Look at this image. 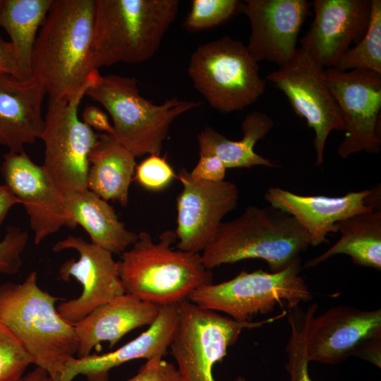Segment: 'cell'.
Wrapping results in <instances>:
<instances>
[{
	"label": "cell",
	"mask_w": 381,
	"mask_h": 381,
	"mask_svg": "<svg viewBox=\"0 0 381 381\" xmlns=\"http://www.w3.org/2000/svg\"><path fill=\"white\" fill-rule=\"evenodd\" d=\"M46 89L32 75L20 80L0 75V145L20 152L24 145L40 139L44 126L42 108Z\"/></svg>",
	"instance_id": "cell-21"
},
{
	"label": "cell",
	"mask_w": 381,
	"mask_h": 381,
	"mask_svg": "<svg viewBox=\"0 0 381 381\" xmlns=\"http://www.w3.org/2000/svg\"><path fill=\"white\" fill-rule=\"evenodd\" d=\"M4 1V0H0V11H1L2 6H3Z\"/></svg>",
	"instance_id": "cell-42"
},
{
	"label": "cell",
	"mask_w": 381,
	"mask_h": 381,
	"mask_svg": "<svg viewBox=\"0 0 381 381\" xmlns=\"http://www.w3.org/2000/svg\"><path fill=\"white\" fill-rule=\"evenodd\" d=\"M125 381H179V377L174 365L155 357L146 360L136 375Z\"/></svg>",
	"instance_id": "cell-34"
},
{
	"label": "cell",
	"mask_w": 381,
	"mask_h": 381,
	"mask_svg": "<svg viewBox=\"0 0 381 381\" xmlns=\"http://www.w3.org/2000/svg\"><path fill=\"white\" fill-rule=\"evenodd\" d=\"M85 95L102 104L113 121L112 135L135 157L160 155L172 122L201 105L172 97L156 104L143 97L133 77L97 75Z\"/></svg>",
	"instance_id": "cell-6"
},
{
	"label": "cell",
	"mask_w": 381,
	"mask_h": 381,
	"mask_svg": "<svg viewBox=\"0 0 381 381\" xmlns=\"http://www.w3.org/2000/svg\"><path fill=\"white\" fill-rule=\"evenodd\" d=\"M11 75L20 79L13 46L10 41L0 37V75Z\"/></svg>",
	"instance_id": "cell-37"
},
{
	"label": "cell",
	"mask_w": 381,
	"mask_h": 381,
	"mask_svg": "<svg viewBox=\"0 0 381 381\" xmlns=\"http://www.w3.org/2000/svg\"><path fill=\"white\" fill-rule=\"evenodd\" d=\"M291 327V336L286 347L288 361L285 365L291 381H312L306 354L305 315L298 306L286 310Z\"/></svg>",
	"instance_id": "cell-29"
},
{
	"label": "cell",
	"mask_w": 381,
	"mask_h": 381,
	"mask_svg": "<svg viewBox=\"0 0 381 381\" xmlns=\"http://www.w3.org/2000/svg\"><path fill=\"white\" fill-rule=\"evenodd\" d=\"M314 18L301 49L323 68H334L352 43L364 37L371 0H315Z\"/></svg>",
	"instance_id": "cell-18"
},
{
	"label": "cell",
	"mask_w": 381,
	"mask_h": 381,
	"mask_svg": "<svg viewBox=\"0 0 381 381\" xmlns=\"http://www.w3.org/2000/svg\"><path fill=\"white\" fill-rule=\"evenodd\" d=\"M179 316L169 346L179 381H215L214 365L245 329L260 327L286 315V310L260 321H236L186 300L179 304Z\"/></svg>",
	"instance_id": "cell-9"
},
{
	"label": "cell",
	"mask_w": 381,
	"mask_h": 381,
	"mask_svg": "<svg viewBox=\"0 0 381 381\" xmlns=\"http://www.w3.org/2000/svg\"><path fill=\"white\" fill-rule=\"evenodd\" d=\"M18 204H20V200L6 185L0 183V226L5 220L10 210Z\"/></svg>",
	"instance_id": "cell-39"
},
{
	"label": "cell",
	"mask_w": 381,
	"mask_h": 381,
	"mask_svg": "<svg viewBox=\"0 0 381 381\" xmlns=\"http://www.w3.org/2000/svg\"><path fill=\"white\" fill-rule=\"evenodd\" d=\"M241 5L237 0H193L183 25L191 31L215 27L229 20Z\"/></svg>",
	"instance_id": "cell-30"
},
{
	"label": "cell",
	"mask_w": 381,
	"mask_h": 381,
	"mask_svg": "<svg viewBox=\"0 0 381 381\" xmlns=\"http://www.w3.org/2000/svg\"><path fill=\"white\" fill-rule=\"evenodd\" d=\"M310 4L306 0H246L241 9L250 23L246 48L259 61L282 66L297 50L298 35L308 18Z\"/></svg>",
	"instance_id": "cell-19"
},
{
	"label": "cell",
	"mask_w": 381,
	"mask_h": 381,
	"mask_svg": "<svg viewBox=\"0 0 381 381\" xmlns=\"http://www.w3.org/2000/svg\"><path fill=\"white\" fill-rule=\"evenodd\" d=\"M64 205L71 228L80 225L92 243L112 255H121L138 238L119 220L113 207L87 188L64 195Z\"/></svg>",
	"instance_id": "cell-23"
},
{
	"label": "cell",
	"mask_w": 381,
	"mask_h": 381,
	"mask_svg": "<svg viewBox=\"0 0 381 381\" xmlns=\"http://www.w3.org/2000/svg\"><path fill=\"white\" fill-rule=\"evenodd\" d=\"M273 125V120L267 114L253 111L242 122L243 138L236 141L206 126L197 135L200 155L217 157L226 169L250 168L258 165L275 167L274 163L254 150L256 143L266 136Z\"/></svg>",
	"instance_id": "cell-25"
},
{
	"label": "cell",
	"mask_w": 381,
	"mask_h": 381,
	"mask_svg": "<svg viewBox=\"0 0 381 381\" xmlns=\"http://www.w3.org/2000/svg\"><path fill=\"white\" fill-rule=\"evenodd\" d=\"M62 300L40 287L35 271L20 283L0 284V320L20 340L33 364L44 370L52 381H60L66 364L78 351L74 326L56 306Z\"/></svg>",
	"instance_id": "cell-2"
},
{
	"label": "cell",
	"mask_w": 381,
	"mask_h": 381,
	"mask_svg": "<svg viewBox=\"0 0 381 381\" xmlns=\"http://www.w3.org/2000/svg\"><path fill=\"white\" fill-rule=\"evenodd\" d=\"M99 72L71 97L49 99L40 139L44 143L42 165L63 195L87 189L89 155L98 134L78 117V107Z\"/></svg>",
	"instance_id": "cell-10"
},
{
	"label": "cell",
	"mask_w": 381,
	"mask_h": 381,
	"mask_svg": "<svg viewBox=\"0 0 381 381\" xmlns=\"http://www.w3.org/2000/svg\"><path fill=\"white\" fill-rule=\"evenodd\" d=\"M53 0H4L0 27L10 37L21 80L32 76L31 59L35 42Z\"/></svg>",
	"instance_id": "cell-27"
},
{
	"label": "cell",
	"mask_w": 381,
	"mask_h": 381,
	"mask_svg": "<svg viewBox=\"0 0 381 381\" xmlns=\"http://www.w3.org/2000/svg\"><path fill=\"white\" fill-rule=\"evenodd\" d=\"M226 170L225 165L217 157L200 155V159L190 174L195 179L220 182L224 181Z\"/></svg>",
	"instance_id": "cell-35"
},
{
	"label": "cell",
	"mask_w": 381,
	"mask_h": 381,
	"mask_svg": "<svg viewBox=\"0 0 381 381\" xmlns=\"http://www.w3.org/2000/svg\"><path fill=\"white\" fill-rule=\"evenodd\" d=\"M176 175L164 157L149 155L135 170L133 179L143 188L151 191L166 188Z\"/></svg>",
	"instance_id": "cell-32"
},
{
	"label": "cell",
	"mask_w": 381,
	"mask_h": 381,
	"mask_svg": "<svg viewBox=\"0 0 381 381\" xmlns=\"http://www.w3.org/2000/svg\"><path fill=\"white\" fill-rule=\"evenodd\" d=\"M317 309V304L313 303L304 313L309 361L341 363L368 339L381 334L380 309L363 310L340 305L315 317Z\"/></svg>",
	"instance_id": "cell-15"
},
{
	"label": "cell",
	"mask_w": 381,
	"mask_h": 381,
	"mask_svg": "<svg viewBox=\"0 0 381 381\" xmlns=\"http://www.w3.org/2000/svg\"><path fill=\"white\" fill-rule=\"evenodd\" d=\"M17 381H52L49 374L42 368L35 367Z\"/></svg>",
	"instance_id": "cell-40"
},
{
	"label": "cell",
	"mask_w": 381,
	"mask_h": 381,
	"mask_svg": "<svg viewBox=\"0 0 381 381\" xmlns=\"http://www.w3.org/2000/svg\"><path fill=\"white\" fill-rule=\"evenodd\" d=\"M159 309L126 293L98 306L73 325L79 343L76 357L88 356L102 341H107L109 348L114 347L132 330L150 325Z\"/></svg>",
	"instance_id": "cell-22"
},
{
	"label": "cell",
	"mask_w": 381,
	"mask_h": 381,
	"mask_svg": "<svg viewBox=\"0 0 381 381\" xmlns=\"http://www.w3.org/2000/svg\"><path fill=\"white\" fill-rule=\"evenodd\" d=\"M183 189L176 199L178 249L201 253L214 238L224 217L238 204L239 193L231 181L193 179L186 169L176 175Z\"/></svg>",
	"instance_id": "cell-14"
},
{
	"label": "cell",
	"mask_w": 381,
	"mask_h": 381,
	"mask_svg": "<svg viewBox=\"0 0 381 381\" xmlns=\"http://www.w3.org/2000/svg\"><path fill=\"white\" fill-rule=\"evenodd\" d=\"M28 239V232L20 227L11 226L7 228L0 241V274L12 275L20 270L22 255Z\"/></svg>",
	"instance_id": "cell-33"
},
{
	"label": "cell",
	"mask_w": 381,
	"mask_h": 381,
	"mask_svg": "<svg viewBox=\"0 0 381 381\" xmlns=\"http://www.w3.org/2000/svg\"><path fill=\"white\" fill-rule=\"evenodd\" d=\"M267 79L288 98L294 112L315 133V164L322 166L326 142L333 131L344 130L339 109L325 76V68L301 48Z\"/></svg>",
	"instance_id": "cell-12"
},
{
	"label": "cell",
	"mask_w": 381,
	"mask_h": 381,
	"mask_svg": "<svg viewBox=\"0 0 381 381\" xmlns=\"http://www.w3.org/2000/svg\"><path fill=\"white\" fill-rule=\"evenodd\" d=\"M188 73L194 87L221 113L251 105L266 86L246 46L227 35L200 45L190 55Z\"/></svg>",
	"instance_id": "cell-7"
},
{
	"label": "cell",
	"mask_w": 381,
	"mask_h": 381,
	"mask_svg": "<svg viewBox=\"0 0 381 381\" xmlns=\"http://www.w3.org/2000/svg\"><path fill=\"white\" fill-rule=\"evenodd\" d=\"M327 87L341 112L344 136L337 148L344 159L381 150V74L364 68L325 69Z\"/></svg>",
	"instance_id": "cell-11"
},
{
	"label": "cell",
	"mask_w": 381,
	"mask_h": 381,
	"mask_svg": "<svg viewBox=\"0 0 381 381\" xmlns=\"http://www.w3.org/2000/svg\"><path fill=\"white\" fill-rule=\"evenodd\" d=\"M87 188L103 200L127 206L135 157L112 135L100 133L89 155Z\"/></svg>",
	"instance_id": "cell-24"
},
{
	"label": "cell",
	"mask_w": 381,
	"mask_h": 381,
	"mask_svg": "<svg viewBox=\"0 0 381 381\" xmlns=\"http://www.w3.org/2000/svg\"><path fill=\"white\" fill-rule=\"evenodd\" d=\"M310 246L308 235L294 217L275 209L248 206L238 217L222 222L200 253L210 270L246 259L265 261L271 272L286 268Z\"/></svg>",
	"instance_id": "cell-5"
},
{
	"label": "cell",
	"mask_w": 381,
	"mask_h": 381,
	"mask_svg": "<svg viewBox=\"0 0 381 381\" xmlns=\"http://www.w3.org/2000/svg\"><path fill=\"white\" fill-rule=\"evenodd\" d=\"M301 271L300 259L277 272L241 271L228 281L198 288L188 300L201 308L224 313L236 321H251L253 315L269 313L283 301L288 308H293L312 299Z\"/></svg>",
	"instance_id": "cell-8"
},
{
	"label": "cell",
	"mask_w": 381,
	"mask_h": 381,
	"mask_svg": "<svg viewBox=\"0 0 381 381\" xmlns=\"http://www.w3.org/2000/svg\"><path fill=\"white\" fill-rule=\"evenodd\" d=\"M179 305L159 307L157 317L141 334L119 349L103 354L74 357L66 364L60 381L82 375L88 381H108L109 372L138 358L150 360L166 355L179 320Z\"/></svg>",
	"instance_id": "cell-20"
},
{
	"label": "cell",
	"mask_w": 381,
	"mask_h": 381,
	"mask_svg": "<svg viewBox=\"0 0 381 381\" xmlns=\"http://www.w3.org/2000/svg\"><path fill=\"white\" fill-rule=\"evenodd\" d=\"M179 4L178 0H95L94 68L150 59L174 22Z\"/></svg>",
	"instance_id": "cell-4"
},
{
	"label": "cell",
	"mask_w": 381,
	"mask_h": 381,
	"mask_svg": "<svg viewBox=\"0 0 381 381\" xmlns=\"http://www.w3.org/2000/svg\"><path fill=\"white\" fill-rule=\"evenodd\" d=\"M72 249L78 259L71 258L59 269L61 279H75L81 286L80 295L56 306L60 315L71 325L81 320L98 306L125 294L118 262L107 250L80 236L69 235L54 245L55 253Z\"/></svg>",
	"instance_id": "cell-13"
},
{
	"label": "cell",
	"mask_w": 381,
	"mask_h": 381,
	"mask_svg": "<svg viewBox=\"0 0 381 381\" xmlns=\"http://www.w3.org/2000/svg\"><path fill=\"white\" fill-rule=\"evenodd\" d=\"M1 174L4 184L24 206L35 245L63 226L71 228L65 212L64 195L42 166L35 164L24 150L6 152Z\"/></svg>",
	"instance_id": "cell-16"
},
{
	"label": "cell",
	"mask_w": 381,
	"mask_h": 381,
	"mask_svg": "<svg viewBox=\"0 0 381 381\" xmlns=\"http://www.w3.org/2000/svg\"><path fill=\"white\" fill-rule=\"evenodd\" d=\"M339 239L320 255L309 260L304 268H310L336 255H349L354 264L381 270L380 205L373 211L350 217L337 224Z\"/></svg>",
	"instance_id": "cell-26"
},
{
	"label": "cell",
	"mask_w": 381,
	"mask_h": 381,
	"mask_svg": "<svg viewBox=\"0 0 381 381\" xmlns=\"http://www.w3.org/2000/svg\"><path fill=\"white\" fill-rule=\"evenodd\" d=\"M234 381H247V380L243 377H238Z\"/></svg>",
	"instance_id": "cell-41"
},
{
	"label": "cell",
	"mask_w": 381,
	"mask_h": 381,
	"mask_svg": "<svg viewBox=\"0 0 381 381\" xmlns=\"http://www.w3.org/2000/svg\"><path fill=\"white\" fill-rule=\"evenodd\" d=\"M334 68L341 71L364 68L381 74L380 0H371L370 22L364 37L340 57Z\"/></svg>",
	"instance_id": "cell-28"
},
{
	"label": "cell",
	"mask_w": 381,
	"mask_h": 381,
	"mask_svg": "<svg viewBox=\"0 0 381 381\" xmlns=\"http://www.w3.org/2000/svg\"><path fill=\"white\" fill-rule=\"evenodd\" d=\"M33 360L16 336L0 320V381H17Z\"/></svg>",
	"instance_id": "cell-31"
},
{
	"label": "cell",
	"mask_w": 381,
	"mask_h": 381,
	"mask_svg": "<svg viewBox=\"0 0 381 381\" xmlns=\"http://www.w3.org/2000/svg\"><path fill=\"white\" fill-rule=\"evenodd\" d=\"M265 199L270 206L295 219L308 235L310 246L328 242L337 224L350 217L373 211L380 205V188L349 192L340 197L303 195L279 187L270 188Z\"/></svg>",
	"instance_id": "cell-17"
},
{
	"label": "cell",
	"mask_w": 381,
	"mask_h": 381,
	"mask_svg": "<svg viewBox=\"0 0 381 381\" xmlns=\"http://www.w3.org/2000/svg\"><path fill=\"white\" fill-rule=\"evenodd\" d=\"M83 122L92 130L101 133L112 135L113 126L108 115L100 108L90 105L86 107L83 112Z\"/></svg>",
	"instance_id": "cell-36"
},
{
	"label": "cell",
	"mask_w": 381,
	"mask_h": 381,
	"mask_svg": "<svg viewBox=\"0 0 381 381\" xmlns=\"http://www.w3.org/2000/svg\"><path fill=\"white\" fill-rule=\"evenodd\" d=\"M95 0H53L32 54V75L49 99L79 91L96 70L92 64Z\"/></svg>",
	"instance_id": "cell-1"
},
{
	"label": "cell",
	"mask_w": 381,
	"mask_h": 381,
	"mask_svg": "<svg viewBox=\"0 0 381 381\" xmlns=\"http://www.w3.org/2000/svg\"><path fill=\"white\" fill-rule=\"evenodd\" d=\"M353 356L368 361L378 368L381 366V334L368 339L355 352Z\"/></svg>",
	"instance_id": "cell-38"
},
{
	"label": "cell",
	"mask_w": 381,
	"mask_h": 381,
	"mask_svg": "<svg viewBox=\"0 0 381 381\" xmlns=\"http://www.w3.org/2000/svg\"><path fill=\"white\" fill-rule=\"evenodd\" d=\"M177 236L164 231L155 242L146 231L121 255L119 277L126 294L158 307L179 305L198 288L212 283L200 253L174 250Z\"/></svg>",
	"instance_id": "cell-3"
}]
</instances>
